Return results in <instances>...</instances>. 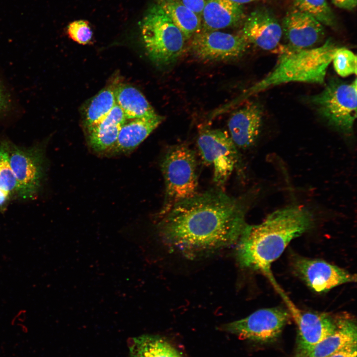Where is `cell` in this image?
<instances>
[{
	"label": "cell",
	"instance_id": "5b68a950",
	"mask_svg": "<svg viewBox=\"0 0 357 357\" xmlns=\"http://www.w3.org/2000/svg\"><path fill=\"white\" fill-rule=\"evenodd\" d=\"M165 184L164 204L161 214L174 204L195 195L198 188L194 152L183 144L171 147L161 164Z\"/></svg>",
	"mask_w": 357,
	"mask_h": 357
},
{
	"label": "cell",
	"instance_id": "6da1fadb",
	"mask_svg": "<svg viewBox=\"0 0 357 357\" xmlns=\"http://www.w3.org/2000/svg\"><path fill=\"white\" fill-rule=\"evenodd\" d=\"M241 201L210 190L179 201L158 224L167 243L187 256H197L238 242L246 226Z\"/></svg>",
	"mask_w": 357,
	"mask_h": 357
},
{
	"label": "cell",
	"instance_id": "603a6c76",
	"mask_svg": "<svg viewBox=\"0 0 357 357\" xmlns=\"http://www.w3.org/2000/svg\"><path fill=\"white\" fill-rule=\"evenodd\" d=\"M115 88L106 87L93 98L85 112L84 124L87 129L105 118L117 104Z\"/></svg>",
	"mask_w": 357,
	"mask_h": 357
},
{
	"label": "cell",
	"instance_id": "83f0119b",
	"mask_svg": "<svg viewBox=\"0 0 357 357\" xmlns=\"http://www.w3.org/2000/svg\"><path fill=\"white\" fill-rule=\"evenodd\" d=\"M10 95L0 81V117L7 114L11 109Z\"/></svg>",
	"mask_w": 357,
	"mask_h": 357
},
{
	"label": "cell",
	"instance_id": "d6a6232c",
	"mask_svg": "<svg viewBox=\"0 0 357 357\" xmlns=\"http://www.w3.org/2000/svg\"><path fill=\"white\" fill-rule=\"evenodd\" d=\"M237 3L243 5L245 3H249L251 2L255 1L257 0H230Z\"/></svg>",
	"mask_w": 357,
	"mask_h": 357
},
{
	"label": "cell",
	"instance_id": "52a82bcc",
	"mask_svg": "<svg viewBox=\"0 0 357 357\" xmlns=\"http://www.w3.org/2000/svg\"><path fill=\"white\" fill-rule=\"evenodd\" d=\"M9 160L17 181L16 194L23 199L38 192L46 173L44 143L28 148L7 141Z\"/></svg>",
	"mask_w": 357,
	"mask_h": 357
},
{
	"label": "cell",
	"instance_id": "9c48e42d",
	"mask_svg": "<svg viewBox=\"0 0 357 357\" xmlns=\"http://www.w3.org/2000/svg\"><path fill=\"white\" fill-rule=\"evenodd\" d=\"M291 317L290 312L281 307L260 309L226 324L223 329L242 339L266 343L279 336Z\"/></svg>",
	"mask_w": 357,
	"mask_h": 357
},
{
	"label": "cell",
	"instance_id": "f546056e",
	"mask_svg": "<svg viewBox=\"0 0 357 357\" xmlns=\"http://www.w3.org/2000/svg\"><path fill=\"white\" fill-rule=\"evenodd\" d=\"M328 357H357V344L348 346Z\"/></svg>",
	"mask_w": 357,
	"mask_h": 357
},
{
	"label": "cell",
	"instance_id": "44dd1931",
	"mask_svg": "<svg viewBox=\"0 0 357 357\" xmlns=\"http://www.w3.org/2000/svg\"><path fill=\"white\" fill-rule=\"evenodd\" d=\"M188 40L201 30V17L185 6L179 0H159L158 3Z\"/></svg>",
	"mask_w": 357,
	"mask_h": 357
},
{
	"label": "cell",
	"instance_id": "ffe728a7",
	"mask_svg": "<svg viewBox=\"0 0 357 357\" xmlns=\"http://www.w3.org/2000/svg\"><path fill=\"white\" fill-rule=\"evenodd\" d=\"M115 96L116 103L127 119L153 117L157 115L144 96L132 86L120 84L116 86Z\"/></svg>",
	"mask_w": 357,
	"mask_h": 357
},
{
	"label": "cell",
	"instance_id": "9a60e30c",
	"mask_svg": "<svg viewBox=\"0 0 357 357\" xmlns=\"http://www.w3.org/2000/svg\"><path fill=\"white\" fill-rule=\"evenodd\" d=\"M262 117L261 106L255 102L246 104L231 115L228 126L236 146L247 149L254 144L260 132Z\"/></svg>",
	"mask_w": 357,
	"mask_h": 357
},
{
	"label": "cell",
	"instance_id": "277c9868",
	"mask_svg": "<svg viewBox=\"0 0 357 357\" xmlns=\"http://www.w3.org/2000/svg\"><path fill=\"white\" fill-rule=\"evenodd\" d=\"M141 30L147 54L154 63L169 65L181 55L184 37L159 4L148 9L141 23Z\"/></svg>",
	"mask_w": 357,
	"mask_h": 357
},
{
	"label": "cell",
	"instance_id": "e0dca14e",
	"mask_svg": "<svg viewBox=\"0 0 357 357\" xmlns=\"http://www.w3.org/2000/svg\"><path fill=\"white\" fill-rule=\"evenodd\" d=\"M126 120L123 111L116 104L105 118L87 129L91 147L97 152L112 151L119 130Z\"/></svg>",
	"mask_w": 357,
	"mask_h": 357
},
{
	"label": "cell",
	"instance_id": "d4e9b609",
	"mask_svg": "<svg viewBox=\"0 0 357 357\" xmlns=\"http://www.w3.org/2000/svg\"><path fill=\"white\" fill-rule=\"evenodd\" d=\"M0 189L16 193L17 181L12 170L9 156L7 141L0 142Z\"/></svg>",
	"mask_w": 357,
	"mask_h": 357
},
{
	"label": "cell",
	"instance_id": "5bb4252c",
	"mask_svg": "<svg viewBox=\"0 0 357 357\" xmlns=\"http://www.w3.org/2000/svg\"><path fill=\"white\" fill-rule=\"evenodd\" d=\"M283 34L290 48H313L324 36L323 25L310 15L296 9L283 19Z\"/></svg>",
	"mask_w": 357,
	"mask_h": 357
},
{
	"label": "cell",
	"instance_id": "1f68e13d",
	"mask_svg": "<svg viewBox=\"0 0 357 357\" xmlns=\"http://www.w3.org/2000/svg\"><path fill=\"white\" fill-rule=\"evenodd\" d=\"M11 195L4 190L0 189V209L4 210Z\"/></svg>",
	"mask_w": 357,
	"mask_h": 357
},
{
	"label": "cell",
	"instance_id": "8992f818",
	"mask_svg": "<svg viewBox=\"0 0 357 357\" xmlns=\"http://www.w3.org/2000/svg\"><path fill=\"white\" fill-rule=\"evenodd\" d=\"M357 91L356 78L351 82L332 78L309 101L330 125L349 134L357 118Z\"/></svg>",
	"mask_w": 357,
	"mask_h": 357
},
{
	"label": "cell",
	"instance_id": "4fadbf2b",
	"mask_svg": "<svg viewBox=\"0 0 357 357\" xmlns=\"http://www.w3.org/2000/svg\"><path fill=\"white\" fill-rule=\"evenodd\" d=\"M241 32L248 44L266 51L276 49L283 35L282 25L273 13L265 7L259 8L249 15Z\"/></svg>",
	"mask_w": 357,
	"mask_h": 357
},
{
	"label": "cell",
	"instance_id": "8fae6325",
	"mask_svg": "<svg viewBox=\"0 0 357 357\" xmlns=\"http://www.w3.org/2000/svg\"><path fill=\"white\" fill-rule=\"evenodd\" d=\"M294 270L314 291L324 293L341 285L356 282V275L325 261L298 257Z\"/></svg>",
	"mask_w": 357,
	"mask_h": 357
},
{
	"label": "cell",
	"instance_id": "ac0fdd59",
	"mask_svg": "<svg viewBox=\"0 0 357 357\" xmlns=\"http://www.w3.org/2000/svg\"><path fill=\"white\" fill-rule=\"evenodd\" d=\"M336 320L334 332L316 344L304 357H328L348 346L357 344V326L354 319L342 316Z\"/></svg>",
	"mask_w": 357,
	"mask_h": 357
},
{
	"label": "cell",
	"instance_id": "4316f807",
	"mask_svg": "<svg viewBox=\"0 0 357 357\" xmlns=\"http://www.w3.org/2000/svg\"><path fill=\"white\" fill-rule=\"evenodd\" d=\"M70 38L80 44H86L91 40L92 31L88 22L85 20H76L70 23L67 27Z\"/></svg>",
	"mask_w": 357,
	"mask_h": 357
},
{
	"label": "cell",
	"instance_id": "cb8c5ba5",
	"mask_svg": "<svg viewBox=\"0 0 357 357\" xmlns=\"http://www.w3.org/2000/svg\"><path fill=\"white\" fill-rule=\"evenodd\" d=\"M296 9L312 17L322 25L333 27L335 16L326 0H294Z\"/></svg>",
	"mask_w": 357,
	"mask_h": 357
},
{
	"label": "cell",
	"instance_id": "3957f363",
	"mask_svg": "<svg viewBox=\"0 0 357 357\" xmlns=\"http://www.w3.org/2000/svg\"><path fill=\"white\" fill-rule=\"evenodd\" d=\"M338 48L330 39L320 46L308 49H296L285 45L281 46L273 69L239 96L223 105L222 111L226 112L251 96L282 84L323 83L328 67Z\"/></svg>",
	"mask_w": 357,
	"mask_h": 357
},
{
	"label": "cell",
	"instance_id": "484cf974",
	"mask_svg": "<svg viewBox=\"0 0 357 357\" xmlns=\"http://www.w3.org/2000/svg\"><path fill=\"white\" fill-rule=\"evenodd\" d=\"M336 73L342 77L357 74V56L351 50L338 47L332 61Z\"/></svg>",
	"mask_w": 357,
	"mask_h": 357
},
{
	"label": "cell",
	"instance_id": "ba28073f",
	"mask_svg": "<svg viewBox=\"0 0 357 357\" xmlns=\"http://www.w3.org/2000/svg\"><path fill=\"white\" fill-rule=\"evenodd\" d=\"M198 148L203 160L213 169V180L223 186L238 161L236 146L230 136L220 129L202 131L197 139Z\"/></svg>",
	"mask_w": 357,
	"mask_h": 357
},
{
	"label": "cell",
	"instance_id": "7402d4cb",
	"mask_svg": "<svg viewBox=\"0 0 357 357\" xmlns=\"http://www.w3.org/2000/svg\"><path fill=\"white\" fill-rule=\"evenodd\" d=\"M129 350L131 357H183L167 341L154 335L133 338Z\"/></svg>",
	"mask_w": 357,
	"mask_h": 357
},
{
	"label": "cell",
	"instance_id": "d6986e66",
	"mask_svg": "<svg viewBox=\"0 0 357 357\" xmlns=\"http://www.w3.org/2000/svg\"><path fill=\"white\" fill-rule=\"evenodd\" d=\"M164 118L159 115L126 121L121 126L117 142L112 150L114 153L131 151L142 142L162 122Z\"/></svg>",
	"mask_w": 357,
	"mask_h": 357
},
{
	"label": "cell",
	"instance_id": "30bf717a",
	"mask_svg": "<svg viewBox=\"0 0 357 357\" xmlns=\"http://www.w3.org/2000/svg\"><path fill=\"white\" fill-rule=\"evenodd\" d=\"M192 37L191 52L197 58L205 60L237 59L244 54L248 44L240 34L218 31H200Z\"/></svg>",
	"mask_w": 357,
	"mask_h": 357
},
{
	"label": "cell",
	"instance_id": "7a4b0ae2",
	"mask_svg": "<svg viewBox=\"0 0 357 357\" xmlns=\"http://www.w3.org/2000/svg\"><path fill=\"white\" fill-rule=\"evenodd\" d=\"M313 224V216L308 209L292 205L273 212L260 224L246 225L238 241L239 264L271 276V264L293 239L310 229Z\"/></svg>",
	"mask_w": 357,
	"mask_h": 357
},
{
	"label": "cell",
	"instance_id": "4dcf8cb0",
	"mask_svg": "<svg viewBox=\"0 0 357 357\" xmlns=\"http://www.w3.org/2000/svg\"><path fill=\"white\" fill-rule=\"evenodd\" d=\"M337 7L348 10H352L357 6V0H331Z\"/></svg>",
	"mask_w": 357,
	"mask_h": 357
},
{
	"label": "cell",
	"instance_id": "2e32d148",
	"mask_svg": "<svg viewBox=\"0 0 357 357\" xmlns=\"http://www.w3.org/2000/svg\"><path fill=\"white\" fill-rule=\"evenodd\" d=\"M244 17L243 5L230 0H206L201 14V31H217L235 26Z\"/></svg>",
	"mask_w": 357,
	"mask_h": 357
},
{
	"label": "cell",
	"instance_id": "f1b7e54d",
	"mask_svg": "<svg viewBox=\"0 0 357 357\" xmlns=\"http://www.w3.org/2000/svg\"><path fill=\"white\" fill-rule=\"evenodd\" d=\"M185 6L201 17L206 0H179Z\"/></svg>",
	"mask_w": 357,
	"mask_h": 357
},
{
	"label": "cell",
	"instance_id": "7c38bea8",
	"mask_svg": "<svg viewBox=\"0 0 357 357\" xmlns=\"http://www.w3.org/2000/svg\"><path fill=\"white\" fill-rule=\"evenodd\" d=\"M282 297L297 325L298 348L301 357H304L316 344L334 332L336 320L326 313L301 311L284 294Z\"/></svg>",
	"mask_w": 357,
	"mask_h": 357
}]
</instances>
